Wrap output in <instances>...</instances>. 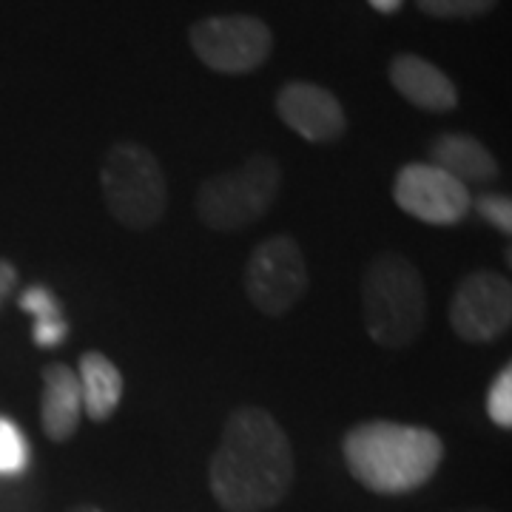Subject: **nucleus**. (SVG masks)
<instances>
[{"mask_svg":"<svg viewBox=\"0 0 512 512\" xmlns=\"http://www.w3.org/2000/svg\"><path fill=\"white\" fill-rule=\"evenodd\" d=\"M296 476L293 447L282 424L262 407H237L222 427L208 484L225 512L276 507Z\"/></svg>","mask_w":512,"mask_h":512,"instance_id":"obj_1","label":"nucleus"},{"mask_svg":"<svg viewBox=\"0 0 512 512\" xmlns=\"http://www.w3.org/2000/svg\"><path fill=\"white\" fill-rule=\"evenodd\" d=\"M350 476L370 493L404 495L436 476L444 444L439 433L396 421H365L342 439Z\"/></svg>","mask_w":512,"mask_h":512,"instance_id":"obj_2","label":"nucleus"},{"mask_svg":"<svg viewBox=\"0 0 512 512\" xmlns=\"http://www.w3.org/2000/svg\"><path fill=\"white\" fill-rule=\"evenodd\" d=\"M362 313L370 339L387 350L413 345L427 325V285L402 254H379L362 274Z\"/></svg>","mask_w":512,"mask_h":512,"instance_id":"obj_3","label":"nucleus"},{"mask_svg":"<svg viewBox=\"0 0 512 512\" xmlns=\"http://www.w3.org/2000/svg\"><path fill=\"white\" fill-rule=\"evenodd\" d=\"M282 171L268 154H254L237 171L208 177L197 191V217L211 231L234 234L259 222L279 197Z\"/></svg>","mask_w":512,"mask_h":512,"instance_id":"obj_4","label":"nucleus"},{"mask_svg":"<svg viewBox=\"0 0 512 512\" xmlns=\"http://www.w3.org/2000/svg\"><path fill=\"white\" fill-rule=\"evenodd\" d=\"M103 200L128 231H148L163 220L168 191L160 160L140 143H114L100 168Z\"/></svg>","mask_w":512,"mask_h":512,"instance_id":"obj_5","label":"nucleus"},{"mask_svg":"<svg viewBox=\"0 0 512 512\" xmlns=\"http://www.w3.org/2000/svg\"><path fill=\"white\" fill-rule=\"evenodd\" d=\"M188 43L211 72L251 74L274 52V32L254 15H217L197 20Z\"/></svg>","mask_w":512,"mask_h":512,"instance_id":"obj_6","label":"nucleus"},{"mask_svg":"<svg viewBox=\"0 0 512 512\" xmlns=\"http://www.w3.org/2000/svg\"><path fill=\"white\" fill-rule=\"evenodd\" d=\"M311 276L299 242L288 234L262 239L245 265V293L256 311L285 316L308 293Z\"/></svg>","mask_w":512,"mask_h":512,"instance_id":"obj_7","label":"nucleus"},{"mask_svg":"<svg viewBox=\"0 0 512 512\" xmlns=\"http://www.w3.org/2000/svg\"><path fill=\"white\" fill-rule=\"evenodd\" d=\"M512 325V285L498 271H473L450 302V328L467 345H490Z\"/></svg>","mask_w":512,"mask_h":512,"instance_id":"obj_8","label":"nucleus"},{"mask_svg":"<svg viewBox=\"0 0 512 512\" xmlns=\"http://www.w3.org/2000/svg\"><path fill=\"white\" fill-rule=\"evenodd\" d=\"M393 200L404 214L427 225H458L473 211V194L456 177L430 163H407L396 174Z\"/></svg>","mask_w":512,"mask_h":512,"instance_id":"obj_9","label":"nucleus"},{"mask_svg":"<svg viewBox=\"0 0 512 512\" xmlns=\"http://www.w3.org/2000/svg\"><path fill=\"white\" fill-rule=\"evenodd\" d=\"M276 114L302 140L325 146L336 143L348 131V117L339 97L316 83L293 80L276 94Z\"/></svg>","mask_w":512,"mask_h":512,"instance_id":"obj_10","label":"nucleus"},{"mask_svg":"<svg viewBox=\"0 0 512 512\" xmlns=\"http://www.w3.org/2000/svg\"><path fill=\"white\" fill-rule=\"evenodd\" d=\"M387 77H390L393 89L416 109L433 111V114L458 109L456 83L441 72L436 63H430L424 57L410 55V52L396 55L387 66Z\"/></svg>","mask_w":512,"mask_h":512,"instance_id":"obj_11","label":"nucleus"},{"mask_svg":"<svg viewBox=\"0 0 512 512\" xmlns=\"http://www.w3.org/2000/svg\"><path fill=\"white\" fill-rule=\"evenodd\" d=\"M43 393H40V421L43 433L57 444L69 441L83 419V396L77 370L63 362L43 367Z\"/></svg>","mask_w":512,"mask_h":512,"instance_id":"obj_12","label":"nucleus"},{"mask_svg":"<svg viewBox=\"0 0 512 512\" xmlns=\"http://www.w3.org/2000/svg\"><path fill=\"white\" fill-rule=\"evenodd\" d=\"M430 165L447 171L461 185H487L498 177V163L490 148L470 134L447 131L430 143Z\"/></svg>","mask_w":512,"mask_h":512,"instance_id":"obj_13","label":"nucleus"},{"mask_svg":"<svg viewBox=\"0 0 512 512\" xmlns=\"http://www.w3.org/2000/svg\"><path fill=\"white\" fill-rule=\"evenodd\" d=\"M77 379H80V396H83V416L92 421H109L123 399V376L109 356L89 350L80 356Z\"/></svg>","mask_w":512,"mask_h":512,"instance_id":"obj_14","label":"nucleus"},{"mask_svg":"<svg viewBox=\"0 0 512 512\" xmlns=\"http://www.w3.org/2000/svg\"><path fill=\"white\" fill-rule=\"evenodd\" d=\"M18 305L20 311L35 316L32 339H35L37 348L55 350L69 339L72 328H69L66 313L60 308V299L52 293V288H46V285H32V288H26V291L20 293Z\"/></svg>","mask_w":512,"mask_h":512,"instance_id":"obj_15","label":"nucleus"},{"mask_svg":"<svg viewBox=\"0 0 512 512\" xmlns=\"http://www.w3.org/2000/svg\"><path fill=\"white\" fill-rule=\"evenodd\" d=\"M29 464V441L18 424L0 416V476H18Z\"/></svg>","mask_w":512,"mask_h":512,"instance_id":"obj_16","label":"nucleus"},{"mask_svg":"<svg viewBox=\"0 0 512 512\" xmlns=\"http://www.w3.org/2000/svg\"><path fill=\"white\" fill-rule=\"evenodd\" d=\"M498 0H416L424 15L439 20H470L493 12Z\"/></svg>","mask_w":512,"mask_h":512,"instance_id":"obj_17","label":"nucleus"},{"mask_svg":"<svg viewBox=\"0 0 512 512\" xmlns=\"http://www.w3.org/2000/svg\"><path fill=\"white\" fill-rule=\"evenodd\" d=\"M487 413L498 427L510 430L512 427V370L510 365L504 367L495 382L490 384V393H487Z\"/></svg>","mask_w":512,"mask_h":512,"instance_id":"obj_18","label":"nucleus"},{"mask_svg":"<svg viewBox=\"0 0 512 512\" xmlns=\"http://www.w3.org/2000/svg\"><path fill=\"white\" fill-rule=\"evenodd\" d=\"M473 211H478V217L484 222H490L495 231L510 234L512 231V202L504 194H481L478 200H473Z\"/></svg>","mask_w":512,"mask_h":512,"instance_id":"obj_19","label":"nucleus"},{"mask_svg":"<svg viewBox=\"0 0 512 512\" xmlns=\"http://www.w3.org/2000/svg\"><path fill=\"white\" fill-rule=\"evenodd\" d=\"M15 288H18V268L9 259H0V308L6 305Z\"/></svg>","mask_w":512,"mask_h":512,"instance_id":"obj_20","label":"nucleus"},{"mask_svg":"<svg viewBox=\"0 0 512 512\" xmlns=\"http://www.w3.org/2000/svg\"><path fill=\"white\" fill-rule=\"evenodd\" d=\"M376 12H382V15H393V12H399L402 9L404 0H367Z\"/></svg>","mask_w":512,"mask_h":512,"instance_id":"obj_21","label":"nucleus"},{"mask_svg":"<svg viewBox=\"0 0 512 512\" xmlns=\"http://www.w3.org/2000/svg\"><path fill=\"white\" fill-rule=\"evenodd\" d=\"M69 512H103L100 507H94V504H80V507H74V510Z\"/></svg>","mask_w":512,"mask_h":512,"instance_id":"obj_22","label":"nucleus"},{"mask_svg":"<svg viewBox=\"0 0 512 512\" xmlns=\"http://www.w3.org/2000/svg\"><path fill=\"white\" fill-rule=\"evenodd\" d=\"M470 512H490V510H470Z\"/></svg>","mask_w":512,"mask_h":512,"instance_id":"obj_23","label":"nucleus"}]
</instances>
